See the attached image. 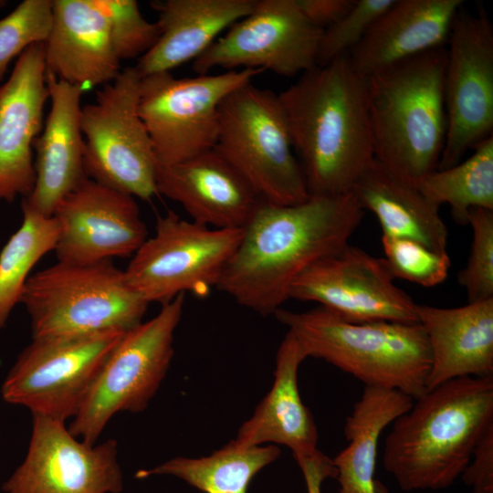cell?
I'll return each instance as SVG.
<instances>
[{
	"instance_id": "4fadbf2b",
	"label": "cell",
	"mask_w": 493,
	"mask_h": 493,
	"mask_svg": "<svg viewBox=\"0 0 493 493\" xmlns=\"http://www.w3.org/2000/svg\"><path fill=\"white\" fill-rule=\"evenodd\" d=\"M447 43L446 133L437 170L458 163L467 150L493 135V26L486 11L460 8Z\"/></svg>"
},
{
	"instance_id": "2e32d148",
	"label": "cell",
	"mask_w": 493,
	"mask_h": 493,
	"mask_svg": "<svg viewBox=\"0 0 493 493\" xmlns=\"http://www.w3.org/2000/svg\"><path fill=\"white\" fill-rule=\"evenodd\" d=\"M123 476L118 445H89L65 423L33 415L26 456L3 484L4 493H120Z\"/></svg>"
},
{
	"instance_id": "8d00e7d4",
	"label": "cell",
	"mask_w": 493,
	"mask_h": 493,
	"mask_svg": "<svg viewBox=\"0 0 493 493\" xmlns=\"http://www.w3.org/2000/svg\"><path fill=\"white\" fill-rule=\"evenodd\" d=\"M354 0H297L305 18L321 29L338 22L352 6Z\"/></svg>"
},
{
	"instance_id": "8992f818",
	"label": "cell",
	"mask_w": 493,
	"mask_h": 493,
	"mask_svg": "<svg viewBox=\"0 0 493 493\" xmlns=\"http://www.w3.org/2000/svg\"><path fill=\"white\" fill-rule=\"evenodd\" d=\"M20 303L29 315L32 339L127 331L142 322L149 305L111 260L58 261L28 278Z\"/></svg>"
},
{
	"instance_id": "52a82bcc",
	"label": "cell",
	"mask_w": 493,
	"mask_h": 493,
	"mask_svg": "<svg viewBox=\"0 0 493 493\" xmlns=\"http://www.w3.org/2000/svg\"><path fill=\"white\" fill-rule=\"evenodd\" d=\"M215 149L261 200L290 205L309 197L278 96L270 89L250 82L222 101Z\"/></svg>"
},
{
	"instance_id": "d590c367",
	"label": "cell",
	"mask_w": 493,
	"mask_h": 493,
	"mask_svg": "<svg viewBox=\"0 0 493 493\" xmlns=\"http://www.w3.org/2000/svg\"><path fill=\"white\" fill-rule=\"evenodd\" d=\"M461 477L471 493H493V426L477 444Z\"/></svg>"
},
{
	"instance_id": "ac0fdd59",
	"label": "cell",
	"mask_w": 493,
	"mask_h": 493,
	"mask_svg": "<svg viewBox=\"0 0 493 493\" xmlns=\"http://www.w3.org/2000/svg\"><path fill=\"white\" fill-rule=\"evenodd\" d=\"M48 99L45 45L36 43L17 58L0 84V201L26 198L34 189L33 142L42 131Z\"/></svg>"
},
{
	"instance_id": "ba28073f",
	"label": "cell",
	"mask_w": 493,
	"mask_h": 493,
	"mask_svg": "<svg viewBox=\"0 0 493 493\" xmlns=\"http://www.w3.org/2000/svg\"><path fill=\"white\" fill-rule=\"evenodd\" d=\"M184 304L182 293L163 304L152 320L124 332L109 353L68 427L95 445L119 412L145 410L159 389L173 356V335Z\"/></svg>"
},
{
	"instance_id": "5b68a950",
	"label": "cell",
	"mask_w": 493,
	"mask_h": 493,
	"mask_svg": "<svg viewBox=\"0 0 493 493\" xmlns=\"http://www.w3.org/2000/svg\"><path fill=\"white\" fill-rule=\"evenodd\" d=\"M274 315L308 357L326 361L365 386L400 391L414 400L426 392L431 353L420 323L351 322L322 307Z\"/></svg>"
},
{
	"instance_id": "7a4b0ae2",
	"label": "cell",
	"mask_w": 493,
	"mask_h": 493,
	"mask_svg": "<svg viewBox=\"0 0 493 493\" xmlns=\"http://www.w3.org/2000/svg\"><path fill=\"white\" fill-rule=\"evenodd\" d=\"M278 96L309 194L351 193L374 161L366 78L347 54L302 73Z\"/></svg>"
},
{
	"instance_id": "9c48e42d",
	"label": "cell",
	"mask_w": 493,
	"mask_h": 493,
	"mask_svg": "<svg viewBox=\"0 0 493 493\" xmlns=\"http://www.w3.org/2000/svg\"><path fill=\"white\" fill-rule=\"evenodd\" d=\"M141 76L135 67L103 85L95 101L81 107L84 168L89 178L150 201L156 191L158 161L139 115Z\"/></svg>"
},
{
	"instance_id": "ffe728a7",
	"label": "cell",
	"mask_w": 493,
	"mask_h": 493,
	"mask_svg": "<svg viewBox=\"0 0 493 493\" xmlns=\"http://www.w3.org/2000/svg\"><path fill=\"white\" fill-rule=\"evenodd\" d=\"M51 107L42 131L33 142L36 183L22 204L52 216L58 204L88 176L81 131L80 87L58 79L46 70Z\"/></svg>"
},
{
	"instance_id": "8fae6325",
	"label": "cell",
	"mask_w": 493,
	"mask_h": 493,
	"mask_svg": "<svg viewBox=\"0 0 493 493\" xmlns=\"http://www.w3.org/2000/svg\"><path fill=\"white\" fill-rule=\"evenodd\" d=\"M242 236L243 228H211L169 210L132 255L125 280L148 304H165L185 291L204 294L217 286Z\"/></svg>"
},
{
	"instance_id": "836d02e7",
	"label": "cell",
	"mask_w": 493,
	"mask_h": 493,
	"mask_svg": "<svg viewBox=\"0 0 493 493\" xmlns=\"http://www.w3.org/2000/svg\"><path fill=\"white\" fill-rule=\"evenodd\" d=\"M107 16L115 52L120 58L131 59L148 52L157 42V23L147 21L134 0H94Z\"/></svg>"
},
{
	"instance_id": "74e56055",
	"label": "cell",
	"mask_w": 493,
	"mask_h": 493,
	"mask_svg": "<svg viewBox=\"0 0 493 493\" xmlns=\"http://www.w3.org/2000/svg\"><path fill=\"white\" fill-rule=\"evenodd\" d=\"M300 467L308 493H321V485L328 477L336 478L337 470L329 458L320 450L315 454L296 459Z\"/></svg>"
},
{
	"instance_id": "83f0119b",
	"label": "cell",
	"mask_w": 493,
	"mask_h": 493,
	"mask_svg": "<svg viewBox=\"0 0 493 493\" xmlns=\"http://www.w3.org/2000/svg\"><path fill=\"white\" fill-rule=\"evenodd\" d=\"M279 454L275 445L241 447L231 440L208 456L175 457L151 469H141L135 477L171 475L205 493H246L255 475Z\"/></svg>"
},
{
	"instance_id": "603a6c76",
	"label": "cell",
	"mask_w": 493,
	"mask_h": 493,
	"mask_svg": "<svg viewBox=\"0 0 493 493\" xmlns=\"http://www.w3.org/2000/svg\"><path fill=\"white\" fill-rule=\"evenodd\" d=\"M430 348L426 391L460 377L493 376V299L457 308L416 305Z\"/></svg>"
},
{
	"instance_id": "44dd1931",
	"label": "cell",
	"mask_w": 493,
	"mask_h": 493,
	"mask_svg": "<svg viewBox=\"0 0 493 493\" xmlns=\"http://www.w3.org/2000/svg\"><path fill=\"white\" fill-rule=\"evenodd\" d=\"M53 21L45 41L46 70L87 91L113 81L121 60L110 23L94 0H52Z\"/></svg>"
},
{
	"instance_id": "f1b7e54d",
	"label": "cell",
	"mask_w": 493,
	"mask_h": 493,
	"mask_svg": "<svg viewBox=\"0 0 493 493\" xmlns=\"http://www.w3.org/2000/svg\"><path fill=\"white\" fill-rule=\"evenodd\" d=\"M466 160L422 178L416 186L433 204L450 205L452 217L467 224L472 208L493 210V135L479 142Z\"/></svg>"
},
{
	"instance_id": "277c9868",
	"label": "cell",
	"mask_w": 493,
	"mask_h": 493,
	"mask_svg": "<svg viewBox=\"0 0 493 493\" xmlns=\"http://www.w3.org/2000/svg\"><path fill=\"white\" fill-rule=\"evenodd\" d=\"M446 60L440 47L366 78L374 160L414 184L437 169L444 148Z\"/></svg>"
},
{
	"instance_id": "e0dca14e",
	"label": "cell",
	"mask_w": 493,
	"mask_h": 493,
	"mask_svg": "<svg viewBox=\"0 0 493 493\" xmlns=\"http://www.w3.org/2000/svg\"><path fill=\"white\" fill-rule=\"evenodd\" d=\"M52 216L59 227L58 261L89 264L131 256L148 238L135 197L89 177L61 199Z\"/></svg>"
},
{
	"instance_id": "4316f807",
	"label": "cell",
	"mask_w": 493,
	"mask_h": 493,
	"mask_svg": "<svg viewBox=\"0 0 493 493\" xmlns=\"http://www.w3.org/2000/svg\"><path fill=\"white\" fill-rule=\"evenodd\" d=\"M414 399L393 389L364 386L347 416L343 432L348 446L332 458L337 493H389L375 478L377 447L384 428L407 412Z\"/></svg>"
},
{
	"instance_id": "e575fe53",
	"label": "cell",
	"mask_w": 493,
	"mask_h": 493,
	"mask_svg": "<svg viewBox=\"0 0 493 493\" xmlns=\"http://www.w3.org/2000/svg\"><path fill=\"white\" fill-rule=\"evenodd\" d=\"M394 1L354 0L352 6L338 22L323 30L317 66H324L349 54Z\"/></svg>"
},
{
	"instance_id": "7402d4cb",
	"label": "cell",
	"mask_w": 493,
	"mask_h": 493,
	"mask_svg": "<svg viewBox=\"0 0 493 493\" xmlns=\"http://www.w3.org/2000/svg\"><path fill=\"white\" fill-rule=\"evenodd\" d=\"M462 0H395L348 54L368 78L395 64L445 47Z\"/></svg>"
},
{
	"instance_id": "d6986e66",
	"label": "cell",
	"mask_w": 493,
	"mask_h": 493,
	"mask_svg": "<svg viewBox=\"0 0 493 493\" xmlns=\"http://www.w3.org/2000/svg\"><path fill=\"white\" fill-rule=\"evenodd\" d=\"M156 191L180 204L193 221L213 228H243L261 200L215 148L158 165Z\"/></svg>"
},
{
	"instance_id": "f35d334b",
	"label": "cell",
	"mask_w": 493,
	"mask_h": 493,
	"mask_svg": "<svg viewBox=\"0 0 493 493\" xmlns=\"http://www.w3.org/2000/svg\"><path fill=\"white\" fill-rule=\"evenodd\" d=\"M6 5V1L0 0V7H3Z\"/></svg>"
},
{
	"instance_id": "3957f363",
	"label": "cell",
	"mask_w": 493,
	"mask_h": 493,
	"mask_svg": "<svg viewBox=\"0 0 493 493\" xmlns=\"http://www.w3.org/2000/svg\"><path fill=\"white\" fill-rule=\"evenodd\" d=\"M414 401L392 423L383 467L404 491L446 488L493 426V376L455 378Z\"/></svg>"
},
{
	"instance_id": "6da1fadb",
	"label": "cell",
	"mask_w": 493,
	"mask_h": 493,
	"mask_svg": "<svg viewBox=\"0 0 493 493\" xmlns=\"http://www.w3.org/2000/svg\"><path fill=\"white\" fill-rule=\"evenodd\" d=\"M363 211L351 192L290 205L260 200L216 288L260 315L274 314L303 271L349 244Z\"/></svg>"
},
{
	"instance_id": "9a60e30c",
	"label": "cell",
	"mask_w": 493,
	"mask_h": 493,
	"mask_svg": "<svg viewBox=\"0 0 493 493\" xmlns=\"http://www.w3.org/2000/svg\"><path fill=\"white\" fill-rule=\"evenodd\" d=\"M393 280L384 258L348 244L303 271L288 299L318 302L351 322L419 323L417 304Z\"/></svg>"
},
{
	"instance_id": "4dcf8cb0",
	"label": "cell",
	"mask_w": 493,
	"mask_h": 493,
	"mask_svg": "<svg viewBox=\"0 0 493 493\" xmlns=\"http://www.w3.org/2000/svg\"><path fill=\"white\" fill-rule=\"evenodd\" d=\"M52 21V0H24L0 19V84L15 58L36 43H45Z\"/></svg>"
},
{
	"instance_id": "f546056e",
	"label": "cell",
	"mask_w": 493,
	"mask_h": 493,
	"mask_svg": "<svg viewBox=\"0 0 493 493\" xmlns=\"http://www.w3.org/2000/svg\"><path fill=\"white\" fill-rule=\"evenodd\" d=\"M21 208L22 224L0 252V330L20 303L31 269L55 250L59 235L54 216L41 215L24 204Z\"/></svg>"
},
{
	"instance_id": "30bf717a",
	"label": "cell",
	"mask_w": 493,
	"mask_h": 493,
	"mask_svg": "<svg viewBox=\"0 0 493 493\" xmlns=\"http://www.w3.org/2000/svg\"><path fill=\"white\" fill-rule=\"evenodd\" d=\"M262 72L244 68L193 78L159 72L142 78L139 115L159 165L178 163L214 149L222 101Z\"/></svg>"
},
{
	"instance_id": "cb8c5ba5",
	"label": "cell",
	"mask_w": 493,
	"mask_h": 493,
	"mask_svg": "<svg viewBox=\"0 0 493 493\" xmlns=\"http://www.w3.org/2000/svg\"><path fill=\"white\" fill-rule=\"evenodd\" d=\"M306 358L305 351L288 330L276 355L272 387L253 415L240 426L233 440L237 446L284 445L295 459L319 451L317 426L302 403L298 386V371Z\"/></svg>"
},
{
	"instance_id": "d6a6232c",
	"label": "cell",
	"mask_w": 493,
	"mask_h": 493,
	"mask_svg": "<svg viewBox=\"0 0 493 493\" xmlns=\"http://www.w3.org/2000/svg\"><path fill=\"white\" fill-rule=\"evenodd\" d=\"M467 224L472 228V243L457 282L465 288L468 302L493 299V210L472 208Z\"/></svg>"
},
{
	"instance_id": "d4e9b609",
	"label": "cell",
	"mask_w": 493,
	"mask_h": 493,
	"mask_svg": "<svg viewBox=\"0 0 493 493\" xmlns=\"http://www.w3.org/2000/svg\"><path fill=\"white\" fill-rule=\"evenodd\" d=\"M255 0H155L160 36L135 66L141 78L196 59L217 36L247 16Z\"/></svg>"
},
{
	"instance_id": "1f68e13d",
	"label": "cell",
	"mask_w": 493,
	"mask_h": 493,
	"mask_svg": "<svg viewBox=\"0 0 493 493\" xmlns=\"http://www.w3.org/2000/svg\"><path fill=\"white\" fill-rule=\"evenodd\" d=\"M386 265L392 276L423 287L442 283L448 275L450 258L407 238L383 236Z\"/></svg>"
},
{
	"instance_id": "484cf974",
	"label": "cell",
	"mask_w": 493,
	"mask_h": 493,
	"mask_svg": "<svg viewBox=\"0 0 493 493\" xmlns=\"http://www.w3.org/2000/svg\"><path fill=\"white\" fill-rule=\"evenodd\" d=\"M351 193L362 208L377 217L383 236L407 238L446 253L448 232L438 205L416 184L388 171L375 160L360 176Z\"/></svg>"
},
{
	"instance_id": "5bb4252c",
	"label": "cell",
	"mask_w": 493,
	"mask_h": 493,
	"mask_svg": "<svg viewBox=\"0 0 493 493\" xmlns=\"http://www.w3.org/2000/svg\"><path fill=\"white\" fill-rule=\"evenodd\" d=\"M322 34L305 18L297 0H255L247 16L193 61V70L198 75L215 68L301 75L317 66Z\"/></svg>"
},
{
	"instance_id": "7c38bea8",
	"label": "cell",
	"mask_w": 493,
	"mask_h": 493,
	"mask_svg": "<svg viewBox=\"0 0 493 493\" xmlns=\"http://www.w3.org/2000/svg\"><path fill=\"white\" fill-rule=\"evenodd\" d=\"M126 331L32 339L1 388L3 399L32 415L64 422L78 413L105 359Z\"/></svg>"
}]
</instances>
